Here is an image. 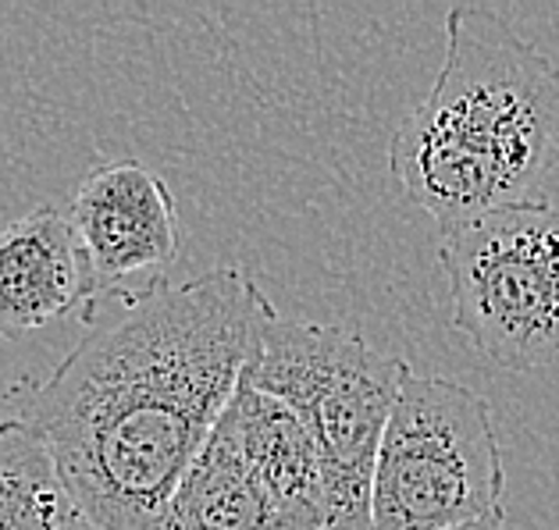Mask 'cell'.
<instances>
[{"instance_id": "obj_1", "label": "cell", "mask_w": 559, "mask_h": 530, "mask_svg": "<svg viewBox=\"0 0 559 530\" xmlns=\"http://www.w3.org/2000/svg\"><path fill=\"white\" fill-rule=\"evenodd\" d=\"M271 299L247 270L160 278L19 399L100 530H154L247 374Z\"/></svg>"}, {"instance_id": "obj_2", "label": "cell", "mask_w": 559, "mask_h": 530, "mask_svg": "<svg viewBox=\"0 0 559 530\" xmlns=\"http://www.w3.org/2000/svg\"><path fill=\"white\" fill-rule=\"evenodd\" d=\"M389 168L439 232L531 203L559 168V61L496 11L456 4L435 86L395 125Z\"/></svg>"}, {"instance_id": "obj_3", "label": "cell", "mask_w": 559, "mask_h": 530, "mask_svg": "<svg viewBox=\"0 0 559 530\" xmlns=\"http://www.w3.org/2000/svg\"><path fill=\"white\" fill-rule=\"evenodd\" d=\"M403 360L385 357L357 332L271 310L247 382L282 399L318 442L329 523L324 530H371V484Z\"/></svg>"}, {"instance_id": "obj_4", "label": "cell", "mask_w": 559, "mask_h": 530, "mask_svg": "<svg viewBox=\"0 0 559 530\" xmlns=\"http://www.w3.org/2000/svg\"><path fill=\"white\" fill-rule=\"evenodd\" d=\"M507 467L492 406L439 374L400 377L371 484V530H453L502 520Z\"/></svg>"}, {"instance_id": "obj_5", "label": "cell", "mask_w": 559, "mask_h": 530, "mask_svg": "<svg viewBox=\"0 0 559 530\" xmlns=\"http://www.w3.org/2000/svg\"><path fill=\"white\" fill-rule=\"evenodd\" d=\"M453 328L507 371L559 360V207L516 203L439 236Z\"/></svg>"}, {"instance_id": "obj_6", "label": "cell", "mask_w": 559, "mask_h": 530, "mask_svg": "<svg viewBox=\"0 0 559 530\" xmlns=\"http://www.w3.org/2000/svg\"><path fill=\"white\" fill-rule=\"evenodd\" d=\"M68 217L97 270L100 292L126 299L129 281L154 285L179 261V207L168 182L143 160L121 157L86 171Z\"/></svg>"}, {"instance_id": "obj_7", "label": "cell", "mask_w": 559, "mask_h": 530, "mask_svg": "<svg viewBox=\"0 0 559 530\" xmlns=\"http://www.w3.org/2000/svg\"><path fill=\"white\" fill-rule=\"evenodd\" d=\"M100 281L72 217L53 203L0 228V335L25 338L53 321L93 317Z\"/></svg>"}, {"instance_id": "obj_8", "label": "cell", "mask_w": 559, "mask_h": 530, "mask_svg": "<svg viewBox=\"0 0 559 530\" xmlns=\"http://www.w3.org/2000/svg\"><path fill=\"white\" fill-rule=\"evenodd\" d=\"M239 424L242 448L261 481L282 530H324L329 523V487L318 442L310 427L282 399L257 392L247 374L228 402Z\"/></svg>"}, {"instance_id": "obj_9", "label": "cell", "mask_w": 559, "mask_h": 530, "mask_svg": "<svg viewBox=\"0 0 559 530\" xmlns=\"http://www.w3.org/2000/svg\"><path fill=\"white\" fill-rule=\"evenodd\" d=\"M0 530H100L19 417H0Z\"/></svg>"}, {"instance_id": "obj_10", "label": "cell", "mask_w": 559, "mask_h": 530, "mask_svg": "<svg viewBox=\"0 0 559 530\" xmlns=\"http://www.w3.org/2000/svg\"><path fill=\"white\" fill-rule=\"evenodd\" d=\"M453 530H502V520H481V523H467V527H453Z\"/></svg>"}]
</instances>
